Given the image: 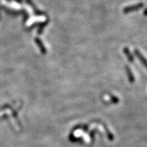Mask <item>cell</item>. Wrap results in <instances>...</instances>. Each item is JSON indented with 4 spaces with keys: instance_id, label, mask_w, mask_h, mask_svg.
<instances>
[{
    "instance_id": "cell-1",
    "label": "cell",
    "mask_w": 147,
    "mask_h": 147,
    "mask_svg": "<svg viewBox=\"0 0 147 147\" xmlns=\"http://www.w3.org/2000/svg\"><path fill=\"white\" fill-rule=\"evenodd\" d=\"M143 3H139L137 4H134L133 5H129V6L126 7L123 9V12L125 14L129 13V12H134V11H136L140 10V8H142L143 7Z\"/></svg>"
},
{
    "instance_id": "cell-2",
    "label": "cell",
    "mask_w": 147,
    "mask_h": 147,
    "mask_svg": "<svg viewBox=\"0 0 147 147\" xmlns=\"http://www.w3.org/2000/svg\"><path fill=\"white\" fill-rule=\"evenodd\" d=\"M134 53H135L136 55V56L138 57V58L139 59V60L140 61L141 63H142L143 65H144L145 67H146L147 68V60L144 57V56H143V55L141 54V53H140L138 50H136L135 52H134Z\"/></svg>"
},
{
    "instance_id": "cell-3",
    "label": "cell",
    "mask_w": 147,
    "mask_h": 147,
    "mask_svg": "<svg viewBox=\"0 0 147 147\" xmlns=\"http://www.w3.org/2000/svg\"><path fill=\"white\" fill-rule=\"evenodd\" d=\"M123 52L125 54L127 57L128 60L130 62H134V57L133 55L131 54V53H130V51L129 50L128 48H124Z\"/></svg>"
},
{
    "instance_id": "cell-4",
    "label": "cell",
    "mask_w": 147,
    "mask_h": 147,
    "mask_svg": "<svg viewBox=\"0 0 147 147\" xmlns=\"http://www.w3.org/2000/svg\"><path fill=\"white\" fill-rule=\"evenodd\" d=\"M126 73L127 75L129 80L131 82H133L134 81V77L133 74L131 72V70L130 69V68L129 67H126Z\"/></svg>"
},
{
    "instance_id": "cell-5",
    "label": "cell",
    "mask_w": 147,
    "mask_h": 147,
    "mask_svg": "<svg viewBox=\"0 0 147 147\" xmlns=\"http://www.w3.org/2000/svg\"><path fill=\"white\" fill-rule=\"evenodd\" d=\"M144 15H147V9H146V10H145L144 12Z\"/></svg>"
}]
</instances>
